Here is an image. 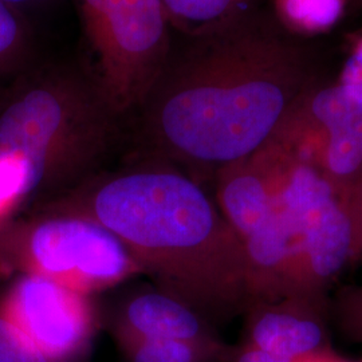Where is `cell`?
Returning <instances> with one entry per match:
<instances>
[{"instance_id":"cell-1","label":"cell","mask_w":362,"mask_h":362,"mask_svg":"<svg viewBox=\"0 0 362 362\" xmlns=\"http://www.w3.org/2000/svg\"><path fill=\"white\" fill-rule=\"evenodd\" d=\"M320 77L309 37L262 6L184 37L129 117L139 157L216 175L270 143Z\"/></svg>"},{"instance_id":"cell-2","label":"cell","mask_w":362,"mask_h":362,"mask_svg":"<svg viewBox=\"0 0 362 362\" xmlns=\"http://www.w3.org/2000/svg\"><path fill=\"white\" fill-rule=\"evenodd\" d=\"M28 211L78 215L104 226L157 288L208 322L254 303L239 238L202 184L169 163L139 157Z\"/></svg>"},{"instance_id":"cell-3","label":"cell","mask_w":362,"mask_h":362,"mask_svg":"<svg viewBox=\"0 0 362 362\" xmlns=\"http://www.w3.org/2000/svg\"><path fill=\"white\" fill-rule=\"evenodd\" d=\"M124 122L88 70L34 64L15 78L0 91V157L26 167L19 214L100 173Z\"/></svg>"},{"instance_id":"cell-4","label":"cell","mask_w":362,"mask_h":362,"mask_svg":"<svg viewBox=\"0 0 362 362\" xmlns=\"http://www.w3.org/2000/svg\"><path fill=\"white\" fill-rule=\"evenodd\" d=\"M0 274H33L93 296L143 274L104 226L70 214L27 211L0 223Z\"/></svg>"},{"instance_id":"cell-5","label":"cell","mask_w":362,"mask_h":362,"mask_svg":"<svg viewBox=\"0 0 362 362\" xmlns=\"http://www.w3.org/2000/svg\"><path fill=\"white\" fill-rule=\"evenodd\" d=\"M90 52L89 74L128 119L155 86L173 47L160 0H76Z\"/></svg>"},{"instance_id":"cell-6","label":"cell","mask_w":362,"mask_h":362,"mask_svg":"<svg viewBox=\"0 0 362 362\" xmlns=\"http://www.w3.org/2000/svg\"><path fill=\"white\" fill-rule=\"evenodd\" d=\"M272 184L294 233L285 298L310 302L350 262L353 233L338 187L324 172L272 145Z\"/></svg>"},{"instance_id":"cell-7","label":"cell","mask_w":362,"mask_h":362,"mask_svg":"<svg viewBox=\"0 0 362 362\" xmlns=\"http://www.w3.org/2000/svg\"><path fill=\"white\" fill-rule=\"evenodd\" d=\"M11 278L0 296V317L49 361H79L98 327L91 296L33 274Z\"/></svg>"},{"instance_id":"cell-8","label":"cell","mask_w":362,"mask_h":362,"mask_svg":"<svg viewBox=\"0 0 362 362\" xmlns=\"http://www.w3.org/2000/svg\"><path fill=\"white\" fill-rule=\"evenodd\" d=\"M209 324L197 311L157 287L125 298L112 321L113 336L220 344Z\"/></svg>"},{"instance_id":"cell-9","label":"cell","mask_w":362,"mask_h":362,"mask_svg":"<svg viewBox=\"0 0 362 362\" xmlns=\"http://www.w3.org/2000/svg\"><path fill=\"white\" fill-rule=\"evenodd\" d=\"M300 302L302 299L287 298L286 305L252 303L247 310L250 321L246 344L291 361L324 351V326L299 308Z\"/></svg>"},{"instance_id":"cell-10","label":"cell","mask_w":362,"mask_h":362,"mask_svg":"<svg viewBox=\"0 0 362 362\" xmlns=\"http://www.w3.org/2000/svg\"><path fill=\"white\" fill-rule=\"evenodd\" d=\"M115 338L128 362H227L233 351L223 342L200 344L124 334Z\"/></svg>"},{"instance_id":"cell-11","label":"cell","mask_w":362,"mask_h":362,"mask_svg":"<svg viewBox=\"0 0 362 362\" xmlns=\"http://www.w3.org/2000/svg\"><path fill=\"white\" fill-rule=\"evenodd\" d=\"M173 31L191 37L260 6L259 0H160Z\"/></svg>"},{"instance_id":"cell-12","label":"cell","mask_w":362,"mask_h":362,"mask_svg":"<svg viewBox=\"0 0 362 362\" xmlns=\"http://www.w3.org/2000/svg\"><path fill=\"white\" fill-rule=\"evenodd\" d=\"M34 64V34L28 16L0 0V91Z\"/></svg>"},{"instance_id":"cell-13","label":"cell","mask_w":362,"mask_h":362,"mask_svg":"<svg viewBox=\"0 0 362 362\" xmlns=\"http://www.w3.org/2000/svg\"><path fill=\"white\" fill-rule=\"evenodd\" d=\"M348 0H274V13L291 31L309 37L339 19Z\"/></svg>"},{"instance_id":"cell-14","label":"cell","mask_w":362,"mask_h":362,"mask_svg":"<svg viewBox=\"0 0 362 362\" xmlns=\"http://www.w3.org/2000/svg\"><path fill=\"white\" fill-rule=\"evenodd\" d=\"M0 362H50L26 337L0 317Z\"/></svg>"},{"instance_id":"cell-15","label":"cell","mask_w":362,"mask_h":362,"mask_svg":"<svg viewBox=\"0 0 362 362\" xmlns=\"http://www.w3.org/2000/svg\"><path fill=\"white\" fill-rule=\"evenodd\" d=\"M338 192L351 223V259L362 258V172L354 179L339 185Z\"/></svg>"},{"instance_id":"cell-16","label":"cell","mask_w":362,"mask_h":362,"mask_svg":"<svg viewBox=\"0 0 362 362\" xmlns=\"http://www.w3.org/2000/svg\"><path fill=\"white\" fill-rule=\"evenodd\" d=\"M337 321L346 336L362 341V286L341 291L336 303Z\"/></svg>"},{"instance_id":"cell-17","label":"cell","mask_w":362,"mask_h":362,"mask_svg":"<svg viewBox=\"0 0 362 362\" xmlns=\"http://www.w3.org/2000/svg\"><path fill=\"white\" fill-rule=\"evenodd\" d=\"M227 362H294L282 357L272 356L264 350L245 344L242 348L233 350L230 360Z\"/></svg>"},{"instance_id":"cell-18","label":"cell","mask_w":362,"mask_h":362,"mask_svg":"<svg viewBox=\"0 0 362 362\" xmlns=\"http://www.w3.org/2000/svg\"><path fill=\"white\" fill-rule=\"evenodd\" d=\"M339 82L362 88V40L357 45L348 62L345 64Z\"/></svg>"},{"instance_id":"cell-19","label":"cell","mask_w":362,"mask_h":362,"mask_svg":"<svg viewBox=\"0 0 362 362\" xmlns=\"http://www.w3.org/2000/svg\"><path fill=\"white\" fill-rule=\"evenodd\" d=\"M6 3L11 4L16 10L21 13H25L28 16V13L35 11L39 7L47 4L50 0H4Z\"/></svg>"},{"instance_id":"cell-20","label":"cell","mask_w":362,"mask_h":362,"mask_svg":"<svg viewBox=\"0 0 362 362\" xmlns=\"http://www.w3.org/2000/svg\"><path fill=\"white\" fill-rule=\"evenodd\" d=\"M294 362H346L341 358L336 357L334 354H330V351H318V353H314L311 356L308 357H302V358H298Z\"/></svg>"},{"instance_id":"cell-21","label":"cell","mask_w":362,"mask_h":362,"mask_svg":"<svg viewBox=\"0 0 362 362\" xmlns=\"http://www.w3.org/2000/svg\"><path fill=\"white\" fill-rule=\"evenodd\" d=\"M350 4H353L357 8H362V0H348Z\"/></svg>"},{"instance_id":"cell-22","label":"cell","mask_w":362,"mask_h":362,"mask_svg":"<svg viewBox=\"0 0 362 362\" xmlns=\"http://www.w3.org/2000/svg\"><path fill=\"white\" fill-rule=\"evenodd\" d=\"M362 362V361H361Z\"/></svg>"}]
</instances>
